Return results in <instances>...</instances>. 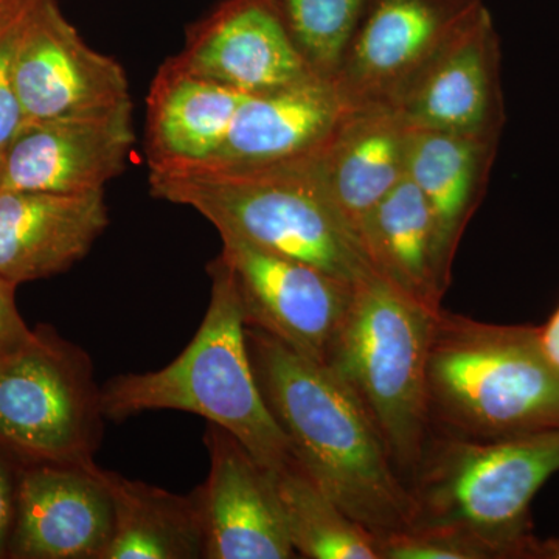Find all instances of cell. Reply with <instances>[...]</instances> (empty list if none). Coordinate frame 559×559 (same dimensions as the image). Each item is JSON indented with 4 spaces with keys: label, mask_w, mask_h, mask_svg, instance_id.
I'll use <instances>...</instances> for the list:
<instances>
[{
    "label": "cell",
    "mask_w": 559,
    "mask_h": 559,
    "mask_svg": "<svg viewBox=\"0 0 559 559\" xmlns=\"http://www.w3.org/2000/svg\"><path fill=\"white\" fill-rule=\"evenodd\" d=\"M246 340L261 395L311 480L378 539L409 527V488L348 385L263 330L246 326Z\"/></svg>",
    "instance_id": "6da1fadb"
},
{
    "label": "cell",
    "mask_w": 559,
    "mask_h": 559,
    "mask_svg": "<svg viewBox=\"0 0 559 559\" xmlns=\"http://www.w3.org/2000/svg\"><path fill=\"white\" fill-rule=\"evenodd\" d=\"M148 180L154 198L197 210L218 234L235 235L348 282L373 271L307 159L165 165L150 168Z\"/></svg>",
    "instance_id": "7a4b0ae2"
},
{
    "label": "cell",
    "mask_w": 559,
    "mask_h": 559,
    "mask_svg": "<svg viewBox=\"0 0 559 559\" xmlns=\"http://www.w3.org/2000/svg\"><path fill=\"white\" fill-rule=\"evenodd\" d=\"M209 275L207 312L189 347L164 369L106 382L103 415L123 421L148 411L190 412L229 430L261 465L282 469L296 459L257 382L237 280L219 255Z\"/></svg>",
    "instance_id": "3957f363"
},
{
    "label": "cell",
    "mask_w": 559,
    "mask_h": 559,
    "mask_svg": "<svg viewBox=\"0 0 559 559\" xmlns=\"http://www.w3.org/2000/svg\"><path fill=\"white\" fill-rule=\"evenodd\" d=\"M428 396L433 430L499 440L559 430V374L538 326L495 325L436 312Z\"/></svg>",
    "instance_id": "277c9868"
},
{
    "label": "cell",
    "mask_w": 559,
    "mask_h": 559,
    "mask_svg": "<svg viewBox=\"0 0 559 559\" xmlns=\"http://www.w3.org/2000/svg\"><path fill=\"white\" fill-rule=\"evenodd\" d=\"M559 471V430L471 440L432 430L407 484L409 527L476 536L498 559H538L533 499Z\"/></svg>",
    "instance_id": "5b68a950"
},
{
    "label": "cell",
    "mask_w": 559,
    "mask_h": 559,
    "mask_svg": "<svg viewBox=\"0 0 559 559\" xmlns=\"http://www.w3.org/2000/svg\"><path fill=\"white\" fill-rule=\"evenodd\" d=\"M433 316L371 271L353 285L347 314L323 364L373 419L406 485L433 430L428 396Z\"/></svg>",
    "instance_id": "8992f818"
},
{
    "label": "cell",
    "mask_w": 559,
    "mask_h": 559,
    "mask_svg": "<svg viewBox=\"0 0 559 559\" xmlns=\"http://www.w3.org/2000/svg\"><path fill=\"white\" fill-rule=\"evenodd\" d=\"M100 395L87 353L39 326L28 347L0 362V448L22 465H92Z\"/></svg>",
    "instance_id": "52a82bcc"
},
{
    "label": "cell",
    "mask_w": 559,
    "mask_h": 559,
    "mask_svg": "<svg viewBox=\"0 0 559 559\" xmlns=\"http://www.w3.org/2000/svg\"><path fill=\"white\" fill-rule=\"evenodd\" d=\"M484 0H369L333 84L345 108L396 109Z\"/></svg>",
    "instance_id": "ba28073f"
},
{
    "label": "cell",
    "mask_w": 559,
    "mask_h": 559,
    "mask_svg": "<svg viewBox=\"0 0 559 559\" xmlns=\"http://www.w3.org/2000/svg\"><path fill=\"white\" fill-rule=\"evenodd\" d=\"M219 237V257L237 280L246 326L263 330L300 355L325 364L355 282L231 234L221 231Z\"/></svg>",
    "instance_id": "9c48e42d"
},
{
    "label": "cell",
    "mask_w": 559,
    "mask_h": 559,
    "mask_svg": "<svg viewBox=\"0 0 559 559\" xmlns=\"http://www.w3.org/2000/svg\"><path fill=\"white\" fill-rule=\"evenodd\" d=\"M14 84L24 121L106 112L132 103L123 66L92 49L58 0H40L32 14Z\"/></svg>",
    "instance_id": "30bf717a"
},
{
    "label": "cell",
    "mask_w": 559,
    "mask_h": 559,
    "mask_svg": "<svg viewBox=\"0 0 559 559\" xmlns=\"http://www.w3.org/2000/svg\"><path fill=\"white\" fill-rule=\"evenodd\" d=\"M134 140L132 103L106 112L24 121L3 153L0 189L105 191L127 168Z\"/></svg>",
    "instance_id": "8fae6325"
},
{
    "label": "cell",
    "mask_w": 559,
    "mask_h": 559,
    "mask_svg": "<svg viewBox=\"0 0 559 559\" xmlns=\"http://www.w3.org/2000/svg\"><path fill=\"white\" fill-rule=\"evenodd\" d=\"M210 471L194 489L207 559H290V543L275 471L261 465L229 430L209 423Z\"/></svg>",
    "instance_id": "7c38bea8"
},
{
    "label": "cell",
    "mask_w": 559,
    "mask_h": 559,
    "mask_svg": "<svg viewBox=\"0 0 559 559\" xmlns=\"http://www.w3.org/2000/svg\"><path fill=\"white\" fill-rule=\"evenodd\" d=\"M176 64L245 95L266 94L316 75L270 0H224L187 31Z\"/></svg>",
    "instance_id": "4fadbf2b"
},
{
    "label": "cell",
    "mask_w": 559,
    "mask_h": 559,
    "mask_svg": "<svg viewBox=\"0 0 559 559\" xmlns=\"http://www.w3.org/2000/svg\"><path fill=\"white\" fill-rule=\"evenodd\" d=\"M500 60L498 31L484 5L396 110L409 127L499 142L506 123Z\"/></svg>",
    "instance_id": "5bb4252c"
},
{
    "label": "cell",
    "mask_w": 559,
    "mask_h": 559,
    "mask_svg": "<svg viewBox=\"0 0 559 559\" xmlns=\"http://www.w3.org/2000/svg\"><path fill=\"white\" fill-rule=\"evenodd\" d=\"M114 503L100 466L24 465L9 558L105 559Z\"/></svg>",
    "instance_id": "9a60e30c"
},
{
    "label": "cell",
    "mask_w": 559,
    "mask_h": 559,
    "mask_svg": "<svg viewBox=\"0 0 559 559\" xmlns=\"http://www.w3.org/2000/svg\"><path fill=\"white\" fill-rule=\"evenodd\" d=\"M108 224L105 191L0 189V274L17 285L61 274L90 253Z\"/></svg>",
    "instance_id": "2e32d148"
},
{
    "label": "cell",
    "mask_w": 559,
    "mask_h": 559,
    "mask_svg": "<svg viewBox=\"0 0 559 559\" xmlns=\"http://www.w3.org/2000/svg\"><path fill=\"white\" fill-rule=\"evenodd\" d=\"M407 132L409 124L396 109L345 108L330 138L307 157L356 237L364 218L406 178Z\"/></svg>",
    "instance_id": "e0dca14e"
},
{
    "label": "cell",
    "mask_w": 559,
    "mask_h": 559,
    "mask_svg": "<svg viewBox=\"0 0 559 559\" xmlns=\"http://www.w3.org/2000/svg\"><path fill=\"white\" fill-rule=\"evenodd\" d=\"M344 110L333 81L322 76L246 95L223 146L207 160L271 165L307 159L330 138Z\"/></svg>",
    "instance_id": "ac0fdd59"
},
{
    "label": "cell",
    "mask_w": 559,
    "mask_h": 559,
    "mask_svg": "<svg viewBox=\"0 0 559 559\" xmlns=\"http://www.w3.org/2000/svg\"><path fill=\"white\" fill-rule=\"evenodd\" d=\"M358 238L374 272L426 310H441L450 288V255L421 191L404 178L359 226Z\"/></svg>",
    "instance_id": "d6986e66"
},
{
    "label": "cell",
    "mask_w": 559,
    "mask_h": 559,
    "mask_svg": "<svg viewBox=\"0 0 559 559\" xmlns=\"http://www.w3.org/2000/svg\"><path fill=\"white\" fill-rule=\"evenodd\" d=\"M246 95L191 75L168 58L146 98L150 168L204 162L218 153Z\"/></svg>",
    "instance_id": "ffe728a7"
},
{
    "label": "cell",
    "mask_w": 559,
    "mask_h": 559,
    "mask_svg": "<svg viewBox=\"0 0 559 559\" xmlns=\"http://www.w3.org/2000/svg\"><path fill=\"white\" fill-rule=\"evenodd\" d=\"M498 146L495 140L409 127L406 178L432 210L451 257L487 193Z\"/></svg>",
    "instance_id": "44dd1931"
},
{
    "label": "cell",
    "mask_w": 559,
    "mask_h": 559,
    "mask_svg": "<svg viewBox=\"0 0 559 559\" xmlns=\"http://www.w3.org/2000/svg\"><path fill=\"white\" fill-rule=\"evenodd\" d=\"M114 503V535L105 559H197L205 530L197 491L175 495L100 468Z\"/></svg>",
    "instance_id": "7402d4cb"
},
{
    "label": "cell",
    "mask_w": 559,
    "mask_h": 559,
    "mask_svg": "<svg viewBox=\"0 0 559 559\" xmlns=\"http://www.w3.org/2000/svg\"><path fill=\"white\" fill-rule=\"evenodd\" d=\"M290 543L311 559H381L378 538L348 516L293 460L275 471Z\"/></svg>",
    "instance_id": "603a6c76"
},
{
    "label": "cell",
    "mask_w": 559,
    "mask_h": 559,
    "mask_svg": "<svg viewBox=\"0 0 559 559\" xmlns=\"http://www.w3.org/2000/svg\"><path fill=\"white\" fill-rule=\"evenodd\" d=\"M301 58L333 80L369 0H270Z\"/></svg>",
    "instance_id": "cb8c5ba5"
},
{
    "label": "cell",
    "mask_w": 559,
    "mask_h": 559,
    "mask_svg": "<svg viewBox=\"0 0 559 559\" xmlns=\"http://www.w3.org/2000/svg\"><path fill=\"white\" fill-rule=\"evenodd\" d=\"M39 3L40 0H0V156L24 121L14 73L22 36Z\"/></svg>",
    "instance_id": "d4e9b609"
},
{
    "label": "cell",
    "mask_w": 559,
    "mask_h": 559,
    "mask_svg": "<svg viewBox=\"0 0 559 559\" xmlns=\"http://www.w3.org/2000/svg\"><path fill=\"white\" fill-rule=\"evenodd\" d=\"M381 559H498L476 536L444 527H407L378 539Z\"/></svg>",
    "instance_id": "484cf974"
},
{
    "label": "cell",
    "mask_w": 559,
    "mask_h": 559,
    "mask_svg": "<svg viewBox=\"0 0 559 559\" xmlns=\"http://www.w3.org/2000/svg\"><path fill=\"white\" fill-rule=\"evenodd\" d=\"M17 283L0 274V362L28 347L36 337L16 307Z\"/></svg>",
    "instance_id": "4316f807"
},
{
    "label": "cell",
    "mask_w": 559,
    "mask_h": 559,
    "mask_svg": "<svg viewBox=\"0 0 559 559\" xmlns=\"http://www.w3.org/2000/svg\"><path fill=\"white\" fill-rule=\"evenodd\" d=\"M22 463L0 448V558L9 555L11 532L16 518L17 487Z\"/></svg>",
    "instance_id": "83f0119b"
},
{
    "label": "cell",
    "mask_w": 559,
    "mask_h": 559,
    "mask_svg": "<svg viewBox=\"0 0 559 559\" xmlns=\"http://www.w3.org/2000/svg\"><path fill=\"white\" fill-rule=\"evenodd\" d=\"M538 337L544 355L559 374V305L550 319L538 326Z\"/></svg>",
    "instance_id": "f1b7e54d"
},
{
    "label": "cell",
    "mask_w": 559,
    "mask_h": 559,
    "mask_svg": "<svg viewBox=\"0 0 559 559\" xmlns=\"http://www.w3.org/2000/svg\"><path fill=\"white\" fill-rule=\"evenodd\" d=\"M538 559H559V538L540 540Z\"/></svg>",
    "instance_id": "f546056e"
},
{
    "label": "cell",
    "mask_w": 559,
    "mask_h": 559,
    "mask_svg": "<svg viewBox=\"0 0 559 559\" xmlns=\"http://www.w3.org/2000/svg\"><path fill=\"white\" fill-rule=\"evenodd\" d=\"M3 156H0V186H2Z\"/></svg>",
    "instance_id": "4dcf8cb0"
}]
</instances>
